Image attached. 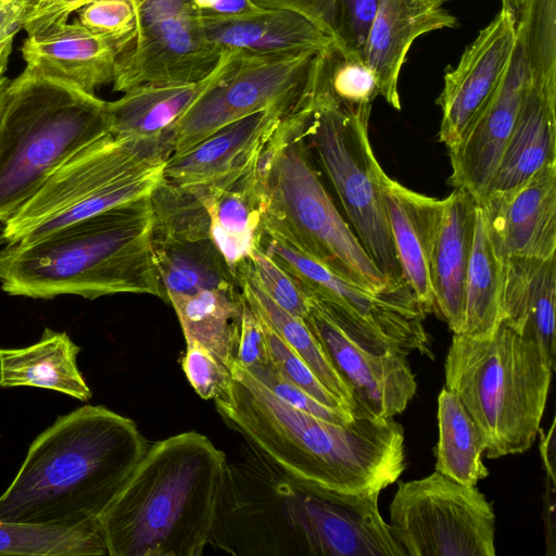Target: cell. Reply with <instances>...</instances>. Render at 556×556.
Returning <instances> with one entry per match:
<instances>
[{"label": "cell", "mask_w": 556, "mask_h": 556, "mask_svg": "<svg viewBox=\"0 0 556 556\" xmlns=\"http://www.w3.org/2000/svg\"><path fill=\"white\" fill-rule=\"evenodd\" d=\"M224 395V422L291 476L351 494L380 493L403 473L404 430L393 418L354 414L334 424L274 395L237 362Z\"/></svg>", "instance_id": "obj_1"}, {"label": "cell", "mask_w": 556, "mask_h": 556, "mask_svg": "<svg viewBox=\"0 0 556 556\" xmlns=\"http://www.w3.org/2000/svg\"><path fill=\"white\" fill-rule=\"evenodd\" d=\"M369 527L363 496L302 481L245 442L226 464L208 544L236 556H353Z\"/></svg>", "instance_id": "obj_2"}, {"label": "cell", "mask_w": 556, "mask_h": 556, "mask_svg": "<svg viewBox=\"0 0 556 556\" xmlns=\"http://www.w3.org/2000/svg\"><path fill=\"white\" fill-rule=\"evenodd\" d=\"M148 447L134 420L102 405L59 416L31 442L0 495V521L99 522Z\"/></svg>", "instance_id": "obj_3"}, {"label": "cell", "mask_w": 556, "mask_h": 556, "mask_svg": "<svg viewBox=\"0 0 556 556\" xmlns=\"http://www.w3.org/2000/svg\"><path fill=\"white\" fill-rule=\"evenodd\" d=\"M150 198L129 201L0 251V282L10 295L88 300L117 293L166 301L157 271Z\"/></svg>", "instance_id": "obj_4"}, {"label": "cell", "mask_w": 556, "mask_h": 556, "mask_svg": "<svg viewBox=\"0 0 556 556\" xmlns=\"http://www.w3.org/2000/svg\"><path fill=\"white\" fill-rule=\"evenodd\" d=\"M226 464L224 452L195 431L149 446L99 518L108 555H202Z\"/></svg>", "instance_id": "obj_5"}, {"label": "cell", "mask_w": 556, "mask_h": 556, "mask_svg": "<svg viewBox=\"0 0 556 556\" xmlns=\"http://www.w3.org/2000/svg\"><path fill=\"white\" fill-rule=\"evenodd\" d=\"M553 371L539 345L506 318L488 338L454 333L444 364L445 388L476 422L488 458L532 446Z\"/></svg>", "instance_id": "obj_6"}, {"label": "cell", "mask_w": 556, "mask_h": 556, "mask_svg": "<svg viewBox=\"0 0 556 556\" xmlns=\"http://www.w3.org/2000/svg\"><path fill=\"white\" fill-rule=\"evenodd\" d=\"M314 101L283 117L258 159L262 230L370 291L410 288L388 282L326 191L305 136Z\"/></svg>", "instance_id": "obj_7"}, {"label": "cell", "mask_w": 556, "mask_h": 556, "mask_svg": "<svg viewBox=\"0 0 556 556\" xmlns=\"http://www.w3.org/2000/svg\"><path fill=\"white\" fill-rule=\"evenodd\" d=\"M110 134L106 101L24 70L0 115V222L78 151Z\"/></svg>", "instance_id": "obj_8"}, {"label": "cell", "mask_w": 556, "mask_h": 556, "mask_svg": "<svg viewBox=\"0 0 556 556\" xmlns=\"http://www.w3.org/2000/svg\"><path fill=\"white\" fill-rule=\"evenodd\" d=\"M170 152L111 132L59 167L3 223L1 244L27 242L116 205L149 197Z\"/></svg>", "instance_id": "obj_9"}, {"label": "cell", "mask_w": 556, "mask_h": 556, "mask_svg": "<svg viewBox=\"0 0 556 556\" xmlns=\"http://www.w3.org/2000/svg\"><path fill=\"white\" fill-rule=\"evenodd\" d=\"M369 116L346 110L332 97L326 53L305 126L308 147L337 192L352 230L380 273L394 287H409L392 239L383 193L387 174L370 146Z\"/></svg>", "instance_id": "obj_10"}, {"label": "cell", "mask_w": 556, "mask_h": 556, "mask_svg": "<svg viewBox=\"0 0 556 556\" xmlns=\"http://www.w3.org/2000/svg\"><path fill=\"white\" fill-rule=\"evenodd\" d=\"M260 247L362 348L376 354L432 356L424 325L428 313L410 288L370 291L266 231Z\"/></svg>", "instance_id": "obj_11"}, {"label": "cell", "mask_w": 556, "mask_h": 556, "mask_svg": "<svg viewBox=\"0 0 556 556\" xmlns=\"http://www.w3.org/2000/svg\"><path fill=\"white\" fill-rule=\"evenodd\" d=\"M327 50L288 55L231 50L218 78L176 123L172 154L252 113L271 106L294 109L312 101Z\"/></svg>", "instance_id": "obj_12"}, {"label": "cell", "mask_w": 556, "mask_h": 556, "mask_svg": "<svg viewBox=\"0 0 556 556\" xmlns=\"http://www.w3.org/2000/svg\"><path fill=\"white\" fill-rule=\"evenodd\" d=\"M395 540L412 556H494L495 514L476 488L437 470L400 482L389 506Z\"/></svg>", "instance_id": "obj_13"}, {"label": "cell", "mask_w": 556, "mask_h": 556, "mask_svg": "<svg viewBox=\"0 0 556 556\" xmlns=\"http://www.w3.org/2000/svg\"><path fill=\"white\" fill-rule=\"evenodd\" d=\"M132 38L119 52L113 90L148 84H189L207 77L225 49L206 37L191 0H130Z\"/></svg>", "instance_id": "obj_14"}, {"label": "cell", "mask_w": 556, "mask_h": 556, "mask_svg": "<svg viewBox=\"0 0 556 556\" xmlns=\"http://www.w3.org/2000/svg\"><path fill=\"white\" fill-rule=\"evenodd\" d=\"M517 45V16L502 7L444 74L437 100L442 119L439 140L448 150L467 136L497 91Z\"/></svg>", "instance_id": "obj_15"}, {"label": "cell", "mask_w": 556, "mask_h": 556, "mask_svg": "<svg viewBox=\"0 0 556 556\" xmlns=\"http://www.w3.org/2000/svg\"><path fill=\"white\" fill-rule=\"evenodd\" d=\"M304 321L350 387L354 414L387 419L406 408L416 393L417 382L405 356L376 354L362 348L314 299Z\"/></svg>", "instance_id": "obj_16"}, {"label": "cell", "mask_w": 556, "mask_h": 556, "mask_svg": "<svg viewBox=\"0 0 556 556\" xmlns=\"http://www.w3.org/2000/svg\"><path fill=\"white\" fill-rule=\"evenodd\" d=\"M478 204L503 260L556 255V164L513 189L486 194Z\"/></svg>", "instance_id": "obj_17"}, {"label": "cell", "mask_w": 556, "mask_h": 556, "mask_svg": "<svg viewBox=\"0 0 556 556\" xmlns=\"http://www.w3.org/2000/svg\"><path fill=\"white\" fill-rule=\"evenodd\" d=\"M530 83L523 54L517 43L492 101L460 143L448 150L452 168L448 184L467 190L477 203L486 193Z\"/></svg>", "instance_id": "obj_18"}, {"label": "cell", "mask_w": 556, "mask_h": 556, "mask_svg": "<svg viewBox=\"0 0 556 556\" xmlns=\"http://www.w3.org/2000/svg\"><path fill=\"white\" fill-rule=\"evenodd\" d=\"M301 106H271L225 125L172 154L163 177L180 186H206L245 170L257 162L283 117Z\"/></svg>", "instance_id": "obj_19"}, {"label": "cell", "mask_w": 556, "mask_h": 556, "mask_svg": "<svg viewBox=\"0 0 556 556\" xmlns=\"http://www.w3.org/2000/svg\"><path fill=\"white\" fill-rule=\"evenodd\" d=\"M132 33L108 36L66 23L42 36L27 37L22 47L24 70L72 85L85 92L112 84L119 52Z\"/></svg>", "instance_id": "obj_20"}, {"label": "cell", "mask_w": 556, "mask_h": 556, "mask_svg": "<svg viewBox=\"0 0 556 556\" xmlns=\"http://www.w3.org/2000/svg\"><path fill=\"white\" fill-rule=\"evenodd\" d=\"M450 0H379L368 37L365 62L374 73L380 96L401 110L399 78L413 42L433 30L454 28L457 18Z\"/></svg>", "instance_id": "obj_21"}, {"label": "cell", "mask_w": 556, "mask_h": 556, "mask_svg": "<svg viewBox=\"0 0 556 556\" xmlns=\"http://www.w3.org/2000/svg\"><path fill=\"white\" fill-rule=\"evenodd\" d=\"M383 193L389 225L404 280L427 313L434 311L430 261L441 224L444 199L406 188L388 175Z\"/></svg>", "instance_id": "obj_22"}, {"label": "cell", "mask_w": 556, "mask_h": 556, "mask_svg": "<svg viewBox=\"0 0 556 556\" xmlns=\"http://www.w3.org/2000/svg\"><path fill=\"white\" fill-rule=\"evenodd\" d=\"M230 53V49H225L218 65L200 81L141 85L115 101H106L110 132L117 138L163 147L172 154L176 123L218 78Z\"/></svg>", "instance_id": "obj_23"}, {"label": "cell", "mask_w": 556, "mask_h": 556, "mask_svg": "<svg viewBox=\"0 0 556 556\" xmlns=\"http://www.w3.org/2000/svg\"><path fill=\"white\" fill-rule=\"evenodd\" d=\"M476 199L454 188L444 199L443 214L430 261V280L438 311L454 333L464 319L465 282L473 240Z\"/></svg>", "instance_id": "obj_24"}, {"label": "cell", "mask_w": 556, "mask_h": 556, "mask_svg": "<svg viewBox=\"0 0 556 556\" xmlns=\"http://www.w3.org/2000/svg\"><path fill=\"white\" fill-rule=\"evenodd\" d=\"M257 164L202 186L211 240L233 271L261 243L264 198Z\"/></svg>", "instance_id": "obj_25"}, {"label": "cell", "mask_w": 556, "mask_h": 556, "mask_svg": "<svg viewBox=\"0 0 556 556\" xmlns=\"http://www.w3.org/2000/svg\"><path fill=\"white\" fill-rule=\"evenodd\" d=\"M556 255L548 258L504 260L503 318L540 348L555 369Z\"/></svg>", "instance_id": "obj_26"}, {"label": "cell", "mask_w": 556, "mask_h": 556, "mask_svg": "<svg viewBox=\"0 0 556 556\" xmlns=\"http://www.w3.org/2000/svg\"><path fill=\"white\" fill-rule=\"evenodd\" d=\"M554 164L556 88L530 83L485 195L513 189L527 181L542 167Z\"/></svg>", "instance_id": "obj_27"}, {"label": "cell", "mask_w": 556, "mask_h": 556, "mask_svg": "<svg viewBox=\"0 0 556 556\" xmlns=\"http://www.w3.org/2000/svg\"><path fill=\"white\" fill-rule=\"evenodd\" d=\"M202 18V17H201ZM206 37L220 49L255 55H288L324 51L333 45L331 37L303 16L287 10L267 9L242 20H203Z\"/></svg>", "instance_id": "obj_28"}, {"label": "cell", "mask_w": 556, "mask_h": 556, "mask_svg": "<svg viewBox=\"0 0 556 556\" xmlns=\"http://www.w3.org/2000/svg\"><path fill=\"white\" fill-rule=\"evenodd\" d=\"M80 348L64 331L46 328L24 348L0 349V387H35L87 402L92 393L78 368Z\"/></svg>", "instance_id": "obj_29"}, {"label": "cell", "mask_w": 556, "mask_h": 556, "mask_svg": "<svg viewBox=\"0 0 556 556\" xmlns=\"http://www.w3.org/2000/svg\"><path fill=\"white\" fill-rule=\"evenodd\" d=\"M186 345L199 343L231 368L236 358L244 298L239 285L169 295Z\"/></svg>", "instance_id": "obj_30"}, {"label": "cell", "mask_w": 556, "mask_h": 556, "mask_svg": "<svg viewBox=\"0 0 556 556\" xmlns=\"http://www.w3.org/2000/svg\"><path fill=\"white\" fill-rule=\"evenodd\" d=\"M504 260L495 249L484 213L477 205L470 260L465 282L464 319L460 332L488 338L503 319Z\"/></svg>", "instance_id": "obj_31"}, {"label": "cell", "mask_w": 556, "mask_h": 556, "mask_svg": "<svg viewBox=\"0 0 556 556\" xmlns=\"http://www.w3.org/2000/svg\"><path fill=\"white\" fill-rule=\"evenodd\" d=\"M235 274L245 301L255 314L306 363L319 381L353 413L354 400L350 387L334 369L304 319L289 314L266 295L253 277L248 261L238 265Z\"/></svg>", "instance_id": "obj_32"}, {"label": "cell", "mask_w": 556, "mask_h": 556, "mask_svg": "<svg viewBox=\"0 0 556 556\" xmlns=\"http://www.w3.org/2000/svg\"><path fill=\"white\" fill-rule=\"evenodd\" d=\"M153 251L166 302L169 295L238 286L235 271L211 238L153 243Z\"/></svg>", "instance_id": "obj_33"}, {"label": "cell", "mask_w": 556, "mask_h": 556, "mask_svg": "<svg viewBox=\"0 0 556 556\" xmlns=\"http://www.w3.org/2000/svg\"><path fill=\"white\" fill-rule=\"evenodd\" d=\"M438 427L434 470L476 486L489 475L482 462L483 439L458 396L445 387L438 397Z\"/></svg>", "instance_id": "obj_34"}, {"label": "cell", "mask_w": 556, "mask_h": 556, "mask_svg": "<svg viewBox=\"0 0 556 556\" xmlns=\"http://www.w3.org/2000/svg\"><path fill=\"white\" fill-rule=\"evenodd\" d=\"M0 554L29 556L108 555L99 522L80 527L0 521Z\"/></svg>", "instance_id": "obj_35"}, {"label": "cell", "mask_w": 556, "mask_h": 556, "mask_svg": "<svg viewBox=\"0 0 556 556\" xmlns=\"http://www.w3.org/2000/svg\"><path fill=\"white\" fill-rule=\"evenodd\" d=\"M149 198L153 213V243L211 238L202 186H180L162 177Z\"/></svg>", "instance_id": "obj_36"}, {"label": "cell", "mask_w": 556, "mask_h": 556, "mask_svg": "<svg viewBox=\"0 0 556 556\" xmlns=\"http://www.w3.org/2000/svg\"><path fill=\"white\" fill-rule=\"evenodd\" d=\"M517 43L532 85L556 88V0H525Z\"/></svg>", "instance_id": "obj_37"}, {"label": "cell", "mask_w": 556, "mask_h": 556, "mask_svg": "<svg viewBox=\"0 0 556 556\" xmlns=\"http://www.w3.org/2000/svg\"><path fill=\"white\" fill-rule=\"evenodd\" d=\"M327 79L332 97L353 113L370 114L375 99L380 96L368 65L345 55L334 45L327 51Z\"/></svg>", "instance_id": "obj_38"}, {"label": "cell", "mask_w": 556, "mask_h": 556, "mask_svg": "<svg viewBox=\"0 0 556 556\" xmlns=\"http://www.w3.org/2000/svg\"><path fill=\"white\" fill-rule=\"evenodd\" d=\"M247 261L266 295L289 314L305 319L312 299L300 283L261 247Z\"/></svg>", "instance_id": "obj_39"}, {"label": "cell", "mask_w": 556, "mask_h": 556, "mask_svg": "<svg viewBox=\"0 0 556 556\" xmlns=\"http://www.w3.org/2000/svg\"><path fill=\"white\" fill-rule=\"evenodd\" d=\"M262 323L274 369L323 405L351 412L319 381L306 363L273 329L263 320Z\"/></svg>", "instance_id": "obj_40"}, {"label": "cell", "mask_w": 556, "mask_h": 556, "mask_svg": "<svg viewBox=\"0 0 556 556\" xmlns=\"http://www.w3.org/2000/svg\"><path fill=\"white\" fill-rule=\"evenodd\" d=\"M378 4L379 0H337L334 47L345 55L365 62V50Z\"/></svg>", "instance_id": "obj_41"}, {"label": "cell", "mask_w": 556, "mask_h": 556, "mask_svg": "<svg viewBox=\"0 0 556 556\" xmlns=\"http://www.w3.org/2000/svg\"><path fill=\"white\" fill-rule=\"evenodd\" d=\"M181 367L193 390L203 400L224 395L231 381V370L215 354L199 343L186 345Z\"/></svg>", "instance_id": "obj_42"}, {"label": "cell", "mask_w": 556, "mask_h": 556, "mask_svg": "<svg viewBox=\"0 0 556 556\" xmlns=\"http://www.w3.org/2000/svg\"><path fill=\"white\" fill-rule=\"evenodd\" d=\"M249 372L279 400L296 409L334 424H349L354 419V414L349 410L331 408L317 402L299 387L282 378L273 366Z\"/></svg>", "instance_id": "obj_43"}, {"label": "cell", "mask_w": 556, "mask_h": 556, "mask_svg": "<svg viewBox=\"0 0 556 556\" xmlns=\"http://www.w3.org/2000/svg\"><path fill=\"white\" fill-rule=\"evenodd\" d=\"M77 21L99 34L124 36L134 30L135 13L130 0H91L79 10Z\"/></svg>", "instance_id": "obj_44"}, {"label": "cell", "mask_w": 556, "mask_h": 556, "mask_svg": "<svg viewBox=\"0 0 556 556\" xmlns=\"http://www.w3.org/2000/svg\"><path fill=\"white\" fill-rule=\"evenodd\" d=\"M235 362L249 371L271 366L263 323L245 299Z\"/></svg>", "instance_id": "obj_45"}, {"label": "cell", "mask_w": 556, "mask_h": 556, "mask_svg": "<svg viewBox=\"0 0 556 556\" xmlns=\"http://www.w3.org/2000/svg\"><path fill=\"white\" fill-rule=\"evenodd\" d=\"M91 0H25L23 29L27 37L42 36L66 23L72 13Z\"/></svg>", "instance_id": "obj_46"}, {"label": "cell", "mask_w": 556, "mask_h": 556, "mask_svg": "<svg viewBox=\"0 0 556 556\" xmlns=\"http://www.w3.org/2000/svg\"><path fill=\"white\" fill-rule=\"evenodd\" d=\"M540 452L545 468V493L543 521L546 539V554L555 555V419H553L547 433L540 429Z\"/></svg>", "instance_id": "obj_47"}, {"label": "cell", "mask_w": 556, "mask_h": 556, "mask_svg": "<svg viewBox=\"0 0 556 556\" xmlns=\"http://www.w3.org/2000/svg\"><path fill=\"white\" fill-rule=\"evenodd\" d=\"M263 9L287 10L309 21L320 31L334 35V10L337 0H252Z\"/></svg>", "instance_id": "obj_48"}, {"label": "cell", "mask_w": 556, "mask_h": 556, "mask_svg": "<svg viewBox=\"0 0 556 556\" xmlns=\"http://www.w3.org/2000/svg\"><path fill=\"white\" fill-rule=\"evenodd\" d=\"M203 20L233 21L258 15L267 9L252 0H191Z\"/></svg>", "instance_id": "obj_49"}, {"label": "cell", "mask_w": 556, "mask_h": 556, "mask_svg": "<svg viewBox=\"0 0 556 556\" xmlns=\"http://www.w3.org/2000/svg\"><path fill=\"white\" fill-rule=\"evenodd\" d=\"M25 0H0V75L4 74L15 35L23 28Z\"/></svg>", "instance_id": "obj_50"}, {"label": "cell", "mask_w": 556, "mask_h": 556, "mask_svg": "<svg viewBox=\"0 0 556 556\" xmlns=\"http://www.w3.org/2000/svg\"><path fill=\"white\" fill-rule=\"evenodd\" d=\"M11 80L4 76V74L0 75V115L3 108V103L5 100V96L9 89Z\"/></svg>", "instance_id": "obj_51"}, {"label": "cell", "mask_w": 556, "mask_h": 556, "mask_svg": "<svg viewBox=\"0 0 556 556\" xmlns=\"http://www.w3.org/2000/svg\"><path fill=\"white\" fill-rule=\"evenodd\" d=\"M525 0H502V7H505V8H508L509 10H511L516 16L520 10V8L522 7Z\"/></svg>", "instance_id": "obj_52"}]
</instances>
